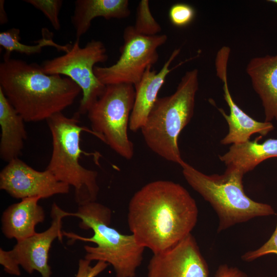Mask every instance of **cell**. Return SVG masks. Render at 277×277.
I'll return each mask as SVG.
<instances>
[{
    "instance_id": "cell-1",
    "label": "cell",
    "mask_w": 277,
    "mask_h": 277,
    "mask_svg": "<svg viewBox=\"0 0 277 277\" xmlns=\"http://www.w3.org/2000/svg\"><path fill=\"white\" fill-rule=\"evenodd\" d=\"M198 213L195 201L183 186L171 181L156 180L132 196L127 222L137 243L154 254L191 234Z\"/></svg>"
},
{
    "instance_id": "cell-2",
    "label": "cell",
    "mask_w": 277,
    "mask_h": 277,
    "mask_svg": "<svg viewBox=\"0 0 277 277\" xmlns=\"http://www.w3.org/2000/svg\"><path fill=\"white\" fill-rule=\"evenodd\" d=\"M0 88L26 122L47 120L74 102L82 90L69 78L45 73L41 65L4 56Z\"/></svg>"
},
{
    "instance_id": "cell-3",
    "label": "cell",
    "mask_w": 277,
    "mask_h": 277,
    "mask_svg": "<svg viewBox=\"0 0 277 277\" xmlns=\"http://www.w3.org/2000/svg\"><path fill=\"white\" fill-rule=\"evenodd\" d=\"M70 216L81 220V229H91L93 232L92 236L87 238L63 231V236L70 239V244L78 240L96 245L84 246V259L111 265L116 277H135L145 248L137 243L132 234H124L110 226V208L96 201L91 202L78 205L77 211L70 212Z\"/></svg>"
},
{
    "instance_id": "cell-4",
    "label": "cell",
    "mask_w": 277,
    "mask_h": 277,
    "mask_svg": "<svg viewBox=\"0 0 277 277\" xmlns=\"http://www.w3.org/2000/svg\"><path fill=\"white\" fill-rule=\"evenodd\" d=\"M198 89V70L186 71L173 93L158 97L141 129L146 144L153 152L180 166L185 161L178 138L193 117Z\"/></svg>"
},
{
    "instance_id": "cell-5",
    "label": "cell",
    "mask_w": 277,
    "mask_h": 277,
    "mask_svg": "<svg viewBox=\"0 0 277 277\" xmlns=\"http://www.w3.org/2000/svg\"><path fill=\"white\" fill-rule=\"evenodd\" d=\"M181 166L188 184L217 214L218 233L255 217L276 214L269 204L256 202L246 194L243 183L244 174L238 169L227 167L222 174L208 175L185 162Z\"/></svg>"
},
{
    "instance_id": "cell-6",
    "label": "cell",
    "mask_w": 277,
    "mask_h": 277,
    "mask_svg": "<svg viewBox=\"0 0 277 277\" xmlns=\"http://www.w3.org/2000/svg\"><path fill=\"white\" fill-rule=\"evenodd\" d=\"M78 112L71 117L62 112L56 113L46 121L51 132L52 151L46 169L59 181L74 189L78 205L96 201L99 192L97 172L81 165V135L86 131L94 135L91 129L80 124Z\"/></svg>"
},
{
    "instance_id": "cell-7",
    "label": "cell",
    "mask_w": 277,
    "mask_h": 277,
    "mask_svg": "<svg viewBox=\"0 0 277 277\" xmlns=\"http://www.w3.org/2000/svg\"><path fill=\"white\" fill-rule=\"evenodd\" d=\"M135 95V88L131 84L106 85L87 112L94 135L126 160L131 159L134 155L128 127Z\"/></svg>"
},
{
    "instance_id": "cell-8",
    "label": "cell",
    "mask_w": 277,
    "mask_h": 277,
    "mask_svg": "<svg viewBox=\"0 0 277 277\" xmlns=\"http://www.w3.org/2000/svg\"><path fill=\"white\" fill-rule=\"evenodd\" d=\"M80 40L76 38L68 52L46 60L41 66L45 73L65 76L80 87L82 97L77 112L81 115L87 113L105 90L106 86L95 75L94 68L107 61L108 56L102 42L92 39L82 47Z\"/></svg>"
},
{
    "instance_id": "cell-9",
    "label": "cell",
    "mask_w": 277,
    "mask_h": 277,
    "mask_svg": "<svg viewBox=\"0 0 277 277\" xmlns=\"http://www.w3.org/2000/svg\"><path fill=\"white\" fill-rule=\"evenodd\" d=\"M124 43L117 62L109 67L95 66L94 72L104 85L127 84L136 85L146 70L158 61L157 48L167 41L166 34L146 36L136 32L133 26L125 28Z\"/></svg>"
},
{
    "instance_id": "cell-10",
    "label": "cell",
    "mask_w": 277,
    "mask_h": 277,
    "mask_svg": "<svg viewBox=\"0 0 277 277\" xmlns=\"http://www.w3.org/2000/svg\"><path fill=\"white\" fill-rule=\"evenodd\" d=\"M0 189L15 199H42L67 194L70 186L59 181L49 170H36L16 158L8 162L1 171Z\"/></svg>"
},
{
    "instance_id": "cell-11",
    "label": "cell",
    "mask_w": 277,
    "mask_h": 277,
    "mask_svg": "<svg viewBox=\"0 0 277 277\" xmlns=\"http://www.w3.org/2000/svg\"><path fill=\"white\" fill-rule=\"evenodd\" d=\"M50 216L51 223L48 229L17 242L13 248L8 250L10 256L29 274L36 271L42 277L51 276L49 252L55 239L62 242V219L70 216V212L63 210L54 202L51 206Z\"/></svg>"
},
{
    "instance_id": "cell-12",
    "label": "cell",
    "mask_w": 277,
    "mask_h": 277,
    "mask_svg": "<svg viewBox=\"0 0 277 277\" xmlns=\"http://www.w3.org/2000/svg\"><path fill=\"white\" fill-rule=\"evenodd\" d=\"M147 277H209V269L191 233L170 248L153 254Z\"/></svg>"
},
{
    "instance_id": "cell-13",
    "label": "cell",
    "mask_w": 277,
    "mask_h": 277,
    "mask_svg": "<svg viewBox=\"0 0 277 277\" xmlns=\"http://www.w3.org/2000/svg\"><path fill=\"white\" fill-rule=\"evenodd\" d=\"M230 53L229 48H221L217 53L215 63L216 75L223 83L224 97L230 110L229 114H227L222 108H218L228 125V132L221 141L222 145L243 144L250 141L254 134L266 136L274 129L271 122H260L252 118L233 100L228 88L227 74Z\"/></svg>"
},
{
    "instance_id": "cell-14",
    "label": "cell",
    "mask_w": 277,
    "mask_h": 277,
    "mask_svg": "<svg viewBox=\"0 0 277 277\" xmlns=\"http://www.w3.org/2000/svg\"><path fill=\"white\" fill-rule=\"evenodd\" d=\"M180 51V48L174 50L159 72L151 70V66L148 67L141 81L134 86L135 92V100L129 124L131 131L136 132L141 130L159 97V91L168 74L191 59L186 60L170 68L171 64Z\"/></svg>"
},
{
    "instance_id": "cell-15",
    "label": "cell",
    "mask_w": 277,
    "mask_h": 277,
    "mask_svg": "<svg viewBox=\"0 0 277 277\" xmlns=\"http://www.w3.org/2000/svg\"><path fill=\"white\" fill-rule=\"evenodd\" d=\"M246 71L262 102L265 121H277V54L251 58Z\"/></svg>"
},
{
    "instance_id": "cell-16",
    "label": "cell",
    "mask_w": 277,
    "mask_h": 277,
    "mask_svg": "<svg viewBox=\"0 0 277 277\" xmlns=\"http://www.w3.org/2000/svg\"><path fill=\"white\" fill-rule=\"evenodd\" d=\"M41 199L32 197L22 199L5 210L2 215V231L6 238L17 242L36 233V226L44 221L45 211L38 204Z\"/></svg>"
},
{
    "instance_id": "cell-17",
    "label": "cell",
    "mask_w": 277,
    "mask_h": 277,
    "mask_svg": "<svg viewBox=\"0 0 277 277\" xmlns=\"http://www.w3.org/2000/svg\"><path fill=\"white\" fill-rule=\"evenodd\" d=\"M130 13L128 0H77L74 2L71 16L76 38L80 39L89 30L95 17L123 19L128 17Z\"/></svg>"
},
{
    "instance_id": "cell-18",
    "label": "cell",
    "mask_w": 277,
    "mask_h": 277,
    "mask_svg": "<svg viewBox=\"0 0 277 277\" xmlns=\"http://www.w3.org/2000/svg\"><path fill=\"white\" fill-rule=\"evenodd\" d=\"M25 121L0 88V156L7 162L18 158L27 139Z\"/></svg>"
},
{
    "instance_id": "cell-19",
    "label": "cell",
    "mask_w": 277,
    "mask_h": 277,
    "mask_svg": "<svg viewBox=\"0 0 277 277\" xmlns=\"http://www.w3.org/2000/svg\"><path fill=\"white\" fill-rule=\"evenodd\" d=\"M262 136L254 141L232 145L219 159L227 167L235 168L244 174L253 170L267 159L277 157V138H269L259 143Z\"/></svg>"
},
{
    "instance_id": "cell-20",
    "label": "cell",
    "mask_w": 277,
    "mask_h": 277,
    "mask_svg": "<svg viewBox=\"0 0 277 277\" xmlns=\"http://www.w3.org/2000/svg\"><path fill=\"white\" fill-rule=\"evenodd\" d=\"M53 34L49 30L44 28L42 30V38L36 41L35 45H28L19 42L20 30L18 28H12L0 33V46L5 50L4 56H10L13 52L32 55L40 53L44 47L50 46L59 51L65 53L68 52L72 45H59L53 40Z\"/></svg>"
},
{
    "instance_id": "cell-21",
    "label": "cell",
    "mask_w": 277,
    "mask_h": 277,
    "mask_svg": "<svg viewBox=\"0 0 277 277\" xmlns=\"http://www.w3.org/2000/svg\"><path fill=\"white\" fill-rule=\"evenodd\" d=\"M138 33L146 36L157 35L162 30L153 17L148 0H142L137 6L135 24L133 26Z\"/></svg>"
},
{
    "instance_id": "cell-22",
    "label": "cell",
    "mask_w": 277,
    "mask_h": 277,
    "mask_svg": "<svg viewBox=\"0 0 277 277\" xmlns=\"http://www.w3.org/2000/svg\"><path fill=\"white\" fill-rule=\"evenodd\" d=\"M41 11L48 19L53 28L56 31L61 29L59 18L62 0H26L24 1Z\"/></svg>"
},
{
    "instance_id": "cell-23",
    "label": "cell",
    "mask_w": 277,
    "mask_h": 277,
    "mask_svg": "<svg viewBox=\"0 0 277 277\" xmlns=\"http://www.w3.org/2000/svg\"><path fill=\"white\" fill-rule=\"evenodd\" d=\"M195 11L193 7L185 3H176L169 11L171 23L175 26L183 27L188 25L193 20Z\"/></svg>"
},
{
    "instance_id": "cell-24",
    "label": "cell",
    "mask_w": 277,
    "mask_h": 277,
    "mask_svg": "<svg viewBox=\"0 0 277 277\" xmlns=\"http://www.w3.org/2000/svg\"><path fill=\"white\" fill-rule=\"evenodd\" d=\"M277 255V224L275 229L269 240L259 248L245 253L241 259L247 262H252L264 255Z\"/></svg>"
},
{
    "instance_id": "cell-25",
    "label": "cell",
    "mask_w": 277,
    "mask_h": 277,
    "mask_svg": "<svg viewBox=\"0 0 277 277\" xmlns=\"http://www.w3.org/2000/svg\"><path fill=\"white\" fill-rule=\"evenodd\" d=\"M91 261L81 259L78 261V270L75 277H96L104 271L109 264L103 261H98L95 265H90Z\"/></svg>"
},
{
    "instance_id": "cell-26",
    "label": "cell",
    "mask_w": 277,
    "mask_h": 277,
    "mask_svg": "<svg viewBox=\"0 0 277 277\" xmlns=\"http://www.w3.org/2000/svg\"><path fill=\"white\" fill-rule=\"evenodd\" d=\"M0 264L6 273L15 276L21 275L19 265L10 256L8 251L2 248H0Z\"/></svg>"
},
{
    "instance_id": "cell-27",
    "label": "cell",
    "mask_w": 277,
    "mask_h": 277,
    "mask_svg": "<svg viewBox=\"0 0 277 277\" xmlns=\"http://www.w3.org/2000/svg\"><path fill=\"white\" fill-rule=\"evenodd\" d=\"M215 277H248L247 274L236 267L227 264L220 265L216 270Z\"/></svg>"
},
{
    "instance_id": "cell-28",
    "label": "cell",
    "mask_w": 277,
    "mask_h": 277,
    "mask_svg": "<svg viewBox=\"0 0 277 277\" xmlns=\"http://www.w3.org/2000/svg\"><path fill=\"white\" fill-rule=\"evenodd\" d=\"M4 3H5V1L4 0L0 1V24L1 25H4L7 23L8 22L7 15L4 9Z\"/></svg>"
},
{
    "instance_id": "cell-29",
    "label": "cell",
    "mask_w": 277,
    "mask_h": 277,
    "mask_svg": "<svg viewBox=\"0 0 277 277\" xmlns=\"http://www.w3.org/2000/svg\"><path fill=\"white\" fill-rule=\"evenodd\" d=\"M268 2H270L277 5V0H269Z\"/></svg>"
},
{
    "instance_id": "cell-30",
    "label": "cell",
    "mask_w": 277,
    "mask_h": 277,
    "mask_svg": "<svg viewBox=\"0 0 277 277\" xmlns=\"http://www.w3.org/2000/svg\"><path fill=\"white\" fill-rule=\"evenodd\" d=\"M266 277H267V276H266Z\"/></svg>"
}]
</instances>
